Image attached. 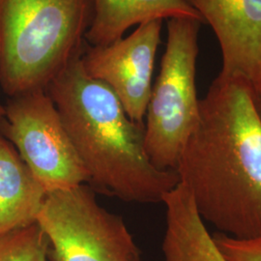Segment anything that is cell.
I'll return each instance as SVG.
<instances>
[{"label":"cell","mask_w":261,"mask_h":261,"mask_svg":"<svg viewBox=\"0 0 261 261\" xmlns=\"http://www.w3.org/2000/svg\"><path fill=\"white\" fill-rule=\"evenodd\" d=\"M175 171L203 221L234 238L261 236V120L246 82L216 77Z\"/></svg>","instance_id":"6da1fadb"},{"label":"cell","mask_w":261,"mask_h":261,"mask_svg":"<svg viewBox=\"0 0 261 261\" xmlns=\"http://www.w3.org/2000/svg\"><path fill=\"white\" fill-rule=\"evenodd\" d=\"M88 182L127 202L157 203L180 182L156 168L145 150L144 124L133 121L112 89L75 57L47 85Z\"/></svg>","instance_id":"7a4b0ae2"},{"label":"cell","mask_w":261,"mask_h":261,"mask_svg":"<svg viewBox=\"0 0 261 261\" xmlns=\"http://www.w3.org/2000/svg\"><path fill=\"white\" fill-rule=\"evenodd\" d=\"M93 0H0V86L10 98L47 85L84 51Z\"/></svg>","instance_id":"3957f363"},{"label":"cell","mask_w":261,"mask_h":261,"mask_svg":"<svg viewBox=\"0 0 261 261\" xmlns=\"http://www.w3.org/2000/svg\"><path fill=\"white\" fill-rule=\"evenodd\" d=\"M202 22L170 19L157 80L146 110L145 150L163 170H175L187 140L199 117L196 86L198 33Z\"/></svg>","instance_id":"277c9868"},{"label":"cell","mask_w":261,"mask_h":261,"mask_svg":"<svg viewBox=\"0 0 261 261\" xmlns=\"http://www.w3.org/2000/svg\"><path fill=\"white\" fill-rule=\"evenodd\" d=\"M37 224L47 235L49 261H141L123 219L84 184L47 194Z\"/></svg>","instance_id":"5b68a950"},{"label":"cell","mask_w":261,"mask_h":261,"mask_svg":"<svg viewBox=\"0 0 261 261\" xmlns=\"http://www.w3.org/2000/svg\"><path fill=\"white\" fill-rule=\"evenodd\" d=\"M0 133L15 146L47 194L88 182L82 161L46 90L10 98Z\"/></svg>","instance_id":"8992f818"},{"label":"cell","mask_w":261,"mask_h":261,"mask_svg":"<svg viewBox=\"0 0 261 261\" xmlns=\"http://www.w3.org/2000/svg\"><path fill=\"white\" fill-rule=\"evenodd\" d=\"M163 20L138 25L128 37L107 46L84 47L82 61L86 74L108 85L133 121L144 124L152 90V76Z\"/></svg>","instance_id":"52a82bcc"},{"label":"cell","mask_w":261,"mask_h":261,"mask_svg":"<svg viewBox=\"0 0 261 261\" xmlns=\"http://www.w3.org/2000/svg\"><path fill=\"white\" fill-rule=\"evenodd\" d=\"M219 42V76L240 79L261 93V0H186Z\"/></svg>","instance_id":"ba28073f"},{"label":"cell","mask_w":261,"mask_h":261,"mask_svg":"<svg viewBox=\"0 0 261 261\" xmlns=\"http://www.w3.org/2000/svg\"><path fill=\"white\" fill-rule=\"evenodd\" d=\"M167 227L163 241L165 261H227L217 247L196 209L191 192L183 183L168 193Z\"/></svg>","instance_id":"9c48e42d"},{"label":"cell","mask_w":261,"mask_h":261,"mask_svg":"<svg viewBox=\"0 0 261 261\" xmlns=\"http://www.w3.org/2000/svg\"><path fill=\"white\" fill-rule=\"evenodd\" d=\"M47 192L0 133V233L37 223Z\"/></svg>","instance_id":"30bf717a"},{"label":"cell","mask_w":261,"mask_h":261,"mask_svg":"<svg viewBox=\"0 0 261 261\" xmlns=\"http://www.w3.org/2000/svg\"><path fill=\"white\" fill-rule=\"evenodd\" d=\"M93 19L85 40L90 46H107L121 39L134 25L150 20H203L186 0H93Z\"/></svg>","instance_id":"8fae6325"},{"label":"cell","mask_w":261,"mask_h":261,"mask_svg":"<svg viewBox=\"0 0 261 261\" xmlns=\"http://www.w3.org/2000/svg\"><path fill=\"white\" fill-rule=\"evenodd\" d=\"M47 235L36 224L0 233V261H47Z\"/></svg>","instance_id":"7c38bea8"},{"label":"cell","mask_w":261,"mask_h":261,"mask_svg":"<svg viewBox=\"0 0 261 261\" xmlns=\"http://www.w3.org/2000/svg\"><path fill=\"white\" fill-rule=\"evenodd\" d=\"M213 239L227 261H261V236L238 239L221 232Z\"/></svg>","instance_id":"4fadbf2b"},{"label":"cell","mask_w":261,"mask_h":261,"mask_svg":"<svg viewBox=\"0 0 261 261\" xmlns=\"http://www.w3.org/2000/svg\"><path fill=\"white\" fill-rule=\"evenodd\" d=\"M253 99H254L256 112L258 113V116H259L261 120V93L257 95V96H253Z\"/></svg>","instance_id":"5bb4252c"},{"label":"cell","mask_w":261,"mask_h":261,"mask_svg":"<svg viewBox=\"0 0 261 261\" xmlns=\"http://www.w3.org/2000/svg\"><path fill=\"white\" fill-rule=\"evenodd\" d=\"M4 116H5V106L0 103V122L2 121Z\"/></svg>","instance_id":"9a60e30c"}]
</instances>
